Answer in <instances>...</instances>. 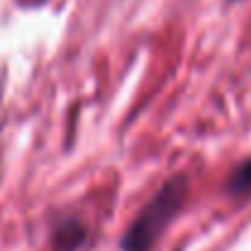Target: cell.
Listing matches in <instances>:
<instances>
[{
	"label": "cell",
	"instance_id": "cell-1",
	"mask_svg": "<svg viewBox=\"0 0 251 251\" xmlns=\"http://www.w3.org/2000/svg\"><path fill=\"white\" fill-rule=\"evenodd\" d=\"M190 193V180L185 173H176L161 183L154 198L142 207V212L129 222L120 237V251H151L164 237L168 225L178 217Z\"/></svg>",
	"mask_w": 251,
	"mask_h": 251
},
{
	"label": "cell",
	"instance_id": "cell-3",
	"mask_svg": "<svg viewBox=\"0 0 251 251\" xmlns=\"http://www.w3.org/2000/svg\"><path fill=\"white\" fill-rule=\"evenodd\" d=\"M225 193L232 198H251V156L239 161L232 168L227 183H225Z\"/></svg>",
	"mask_w": 251,
	"mask_h": 251
},
{
	"label": "cell",
	"instance_id": "cell-2",
	"mask_svg": "<svg viewBox=\"0 0 251 251\" xmlns=\"http://www.w3.org/2000/svg\"><path fill=\"white\" fill-rule=\"evenodd\" d=\"M88 239V227L76 217H64L51 229L54 251H78Z\"/></svg>",
	"mask_w": 251,
	"mask_h": 251
}]
</instances>
